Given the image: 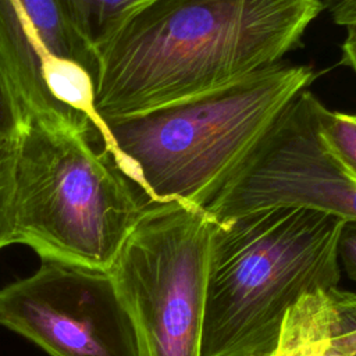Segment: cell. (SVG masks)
Here are the masks:
<instances>
[{"mask_svg": "<svg viewBox=\"0 0 356 356\" xmlns=\"http://www.w3.org/2000/svg\"><path fill=\"white\" fill-rule=\"evenodd\" d=\"M138 0H58L68 18L93 44L108 24Z\"/></svg>", "mask_w": 356, "mask_h": 356, "instance_id": "obj_10", "label": "cell"}, {"mask_svg": "<svg viewBox=\"0 0 356 356\" xmlns=\"http://www.w3.org/2000/svg\"><path fill=\"white\" fill-rule=\"evenodd\" d=\"M217 218L179 200H149L108 270L138 356H202Z\"/></svg>", "mask_w": 356, "mask_h": 356, "instance_id": "obj_5", "label": "cell"}, {"mask_svg": "<svg viewBox=\"0 0 356 356\" xmlns=\"http://www.w3.org/2000/svg\"><path fill=\"white\" fill-rule=\"evenodd\" d=\"M0 68L25 118L65 127L58 118L54 93L61 83L82 74L95 79L96 60L93 44L58 0H0Z\"/></svg>", "mask_w": 356, "mask_h": 356, "instance_id": "obj_8", "label": "cell"}, {"mask_svg": "<svg viewBox=\"0 0 356 356\" xmlns=\"http://www.w3.org/2000/svg\"><path fill=\"white\" fill-rule=\"evenodd\" d=\"M320 132L331 150L356 175V117L328 110L323 103L318 110Z\"/></svg>", "mask_w": 356, "mask_h": 356, "instance_id": "obj_12", "label": "cell"}, {"mask_svg": "<svg viewBox=\"0 0 356 356\" xmlns=\"http://www.w3.org/2000/svg\"><path fill=\"white\" fill-rule=\"evenodd\" d=\"M332 19L346 29H356V0H342L331 6Z\"/></svg>", "mask_w": 356, "mask_h": 356, "instance_id": "obj_16", "label": "cell"}, {"mask_svg": "<svg viewBox=\"0 0 356 356\" xmlns=\"http://www.w3.org/2000/svg\"><path fill=\"white\" fill-rule=\"evenodd\" d=\"M25 121L24 110L0 68V135L18 138Z\"/></svg>", "mask_w": 356, "mask_h": 356, "instance_id": "obj_14", "label": "cell"}, {"mask_svg": "<svg viewBox=\"0 0 356 356\" xmlns=\"http://www.w3.org/2000/svg\"><path fill=\"white\" fill-rule=\"evenodd\" d=\"M335 310L327 291L305 293L286 312L273 356H327Z\"/></svg>", "mask_w": 356, "mask_h": 356, "instance_id": "obj_9", "label": "cell"}, {"mask_svg": "<svg viewBox=\"0 0 356 356\" xmlns=\"http://www.w3.org/2000/svg\"><path fill=\"white\" fill-rule=\"evenodd\" d=\"M0 325L49 356H138L128 312L103 270L42 260L0 289Z\"/></svg>", "mask_w": 356, "mask_h": 356, "instance_id": "obj_7", "label": "cell"}, {"mask_svg": "<svg viewBox=\"0 0 356 356\" xmlns=\"http://www.w3.org/2000/svg\"><path fill=\"white\" fill-rule=\"evenodd\" d=\"M17 138L0 135V249L14 243Z\"/></svg>", "mask_w": 356, "mask_h": 356, "instance_id": "obj_11", "label": "cell"}, {"mask_svg": "<svg viewBox=\"0 0 356 356\" xmlns=\"http://www.w3.org/2000/svg\"><path fill=\"white\" fill-rule=\"evenodd\" d=\"M324 4L328 1L330 3V6H334V4H337V3H339V1H342V0H321Z\"/></svg>", "mask_w": 356, "mask_h": 356, "instance_id": "obj_18", "label": "cell"}, {"mask_svg": "<svg viewBox=\"0 0 356 356\" xmlns=\"http://www.w3.org/2000/svg\"><path fill=\"white\" fill-rule=\"evenodd\" d=\"M345 220L277 206L217 218L202 356H273L300 296L338 288Z\"/></svg>", "mask_w": 356, "mask_h": 356, "instance_id": "obj_3", "label": "cell"}, {"mask_svg": "<svg viewBox=\"0 0 356 356\" xmlns=\"http://www.w3.org/2000/svg\"><path fill=\"white\" fill-rule=\"evenodd\" d=\"M320 106L309 89L302 90L204 209L221 220L293 206L356 222V175L324 140Z\"/></svg>", "mask_w": 356, "mask_h": 356, "instance_id": "obj_6", "label": "cell"}, {"mask_svg": "<svg viewBox=\"0 0 356 356\" xmlns=\"http://www.w3.org/2000/svg\"><path fill=\"white\" fill-rule=\"evenodd\" d=\"M352 356H356V355H352Z\"/></svg>", "mask_w": 356, "mask_h": 356, "instance_id": "obj_19", "label": "cell"}, {"mask_svg": "<svg viewBox=\"0 0 356 356\" xmlns=\"http://www.w3.org/2000/svg\"><path fill=\"white\" fill-rule=\"evenodd\" d=\"M341 64L356 74V29H346L345 40L341 46Z\"/></svg>", "mask_w": 356, "mask_h": 356, "instance_id": "obj_17", "label": "cell"}, {"mask_svg": "<svg viewBox=\"0 0 356 356\" xmlns=\"http://www.w3.org/2000/svg\"><path fill=\"white\" fill-rule=\"evenodd\" d=\"M321 0H138L93 43V108L128 118L270 68L295 49Z\"/></svg>", "mask_w": 356, "mask_h": 356, "instance_id": "obj_1", "label": "cell"}, {"mask_svg": "<svg viewBox=\"0 0 356 356\" xmlns=\"http://www.w3.org/2000/svg\"><path fill=\"white\" fill-rule=\"evenodd\" d=\"M355 117H356V114H355Z\"/></svg>", "mask_w": 356, "mask_h": 356, "instance_id": "obj_20", "label": "cell"}, {"mask_svg": "<svg viewBox=\"0 0 356 356\" xmlns=\"http://www.w3.org/2000/svg\"><path fill=\"white\" fill-rule=\"evenodd\" d=\"M316 78L278 63L206 95L104 122V143L152 202L206 207Z\"/></svg>", "mask_w": 356, "mask_h": 356, "instance_id": "obj_2", "label": "cell"}, {"mask_svg": "<svg viewBox=\"0 0 356 356\" xmlns=\"http://www.w3.org/2000/svg\"><path fill=\"white\" fill-rule=\"evenodd\" d=\"M149 199L100 132L26 118L17 138L14 243L108 271Z\"/></svg>", "mask_w": 356, "mask_h": 356, "instance_id": "obj_4", "label": "cell"}, {"mask_svg": "<svg viewBox=\"0 0 356 356\" xmlns=\"http://www.w3.org/2000/svg\"><path fill=\"white\" fill-rule=\"evenodd\" d=\"M328 295L335 310V321L327 356L356 355V293L335 288Z\"/></svg>", "mask_w": 356, "mask_h": 356, "instance_id": "obj_13", "label": "cell"}, {"mask_svg": "<svg viewBox=\"0 0 356 356\" xmlns=\"http://www.w3.org/2000/svg\"><path fill=\"white\" fill-rule=\"evenodd\" d=\"M339 264L345 274L356 282V222L346 221L338 245Z\"/></svg>", "mask_w": 356, "mask_h": 356, "instance_id": "obj_15", "label": "cell"}]
</instances>
